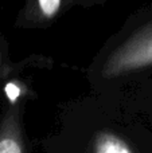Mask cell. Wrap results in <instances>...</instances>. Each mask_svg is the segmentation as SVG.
Here are the masks:
<instances>
[{
  "label": "cell",
  "instance_id": "cell-1",
  "mask_svg": "<svg viewBox=\"0 0 152 153\" xmlns=\"http://www.w3.org/2000/svg\"><path fill=\"white\" fill-rule=\"evenodd\" d=\"M152 70V4L127 20L89 66L94 85L124 83Z\"/></svg>",
  "mask_w": 152,
  "mask_h": 153
},
{
  "label": "cell",
  "instance_id": "cell-2",
  "mask_svg": "<svg viewBox=\"0 0 152 153\" xmlns=\"http://www.w3.org/2000/svg\"><path fill=\"white\" fill-rule=\"evenodd\" d=\"M22 62L15 63L4 79L0 91L3 106L0 110V153H26L24 110L32 97L30 85L20 76Z\"/></svg>",
  "mask_w": 152,
  "mask_h": 153
},
{
  "label": "cell",
  "instance_id": "cell-3",
  "mask_svg": "<svg viewBox=\"0 0 152 153\" xmlns=\"http://www.w3.org/2000/svg\"><path fill=\"white\" fill-rule=\"evenodd\" d=\"M75 0H27L18 19V26L40 28L51 24Z\"/></svg>",
  "mask_w": 152,
  "mask_h": 153
},
{
  "label": "cell",
  "instance_id": "cell-4",
  "mask_svg": "<svg viewBox=\"0 0 152 153\" xmlns=\"http://www.w3.org/2000/svg\"><path fill=\"white\" fill-rule=\"evenodd\" d=\"M89 153H135L132 146L121 136L102 130L94 134L90 141Z\"/></svg>",
  "mask_w": 152,
  "mask_h": 153
},
{
  "label": "cell",
  "instance_id": "cell-5",
  "mask_svg": "<svg viewBox=\"0 0 152 153\" xmlns=\"http://www.w3.org/2000/svg\"><path fill=\"white\" fill-rule=\"evenodd\" d=\"M13 65L15 63L11 62L10 47H8L7 40L4 36L0 35V87H1L4 79L7 78V75L11 73Z\"/></svg>",
  "mask_w": 152,
  "mask_h": 153
}]
</instances>
